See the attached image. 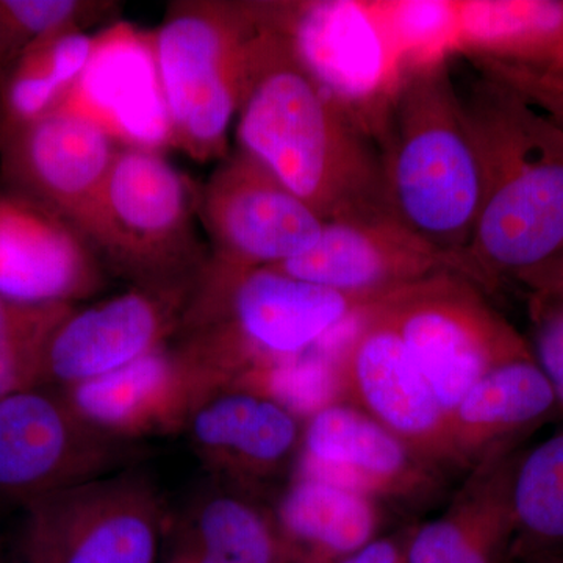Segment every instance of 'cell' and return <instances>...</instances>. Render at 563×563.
Listing matches in <instances>:
<instances>
[{"mask_svg":"<svg viewBox=\"0 0 563 563\" xmlns=\"http://www.w3.org/2000/svg\"><path fill=\"white\" fill-rule=\"evenodd\" d=\"M461 101L484 174L465 276L531 288L563 257V131L485 69Z\"/></svg>","mask_w":563,"mask_h":563,"instance_id":"obj_1","label":"cell"},{"mask_svg":"<svg viewBox=\"0 0 563 563\" xmlns=\"http://www.w3.org/2000/svg\"><path fill=\"white\" fill-rule=\"evenodd\" d=\"M236 114L239 150L325 222L384 210L376 144L321 91L263 20Z\"/></svg>","mask_w":563,"mask_h":563,"instance_id":"obj_2","label":"cell"},{"mask_svg":"<svg viewBox=\"0 0 563 563\" xmlns=\"http://www.w3.org/2000/svg\"><path fill=\"white\" fill-rule=\"evenodd\" d=\"M376 147L384 209L463 265L484 174L450 63L407 73Z\"/></svg>","mask_w":563,"mask_h":563,"instance_id":"obj_3","label":"cell"},{"mask_svg":"<svg viewBox=\"0 0 563 563\" xmlns=\"http://www.w3.org/2000/svg\"><path fill=\"white\" fill-rule=\"evenodd\" d=\"M368 303L277 266L244 268L210 255L179 336L232 384L255 366L313 350Z\"/></svg>","mask_w":563,"mask_h":563,"instance_id":"obj_4","label":"cell"},{"mask_svg":"<svg viewBox=\"0 0 563 563\" xmlns=\"http://www.w3.org/2000/svg\"><path fill=\"white\" fill-rule=\"evenodd\" d=\"M261 25L255 2L187 0L151 31L173 147L192 161L228 157Z\"/></svg>","mask_w":563,"mask_h":563,"instance_id":"obj_5","label":"cell"},{"mask_svg":"<svg viewBox=\"0 0 563 563\" xmlns=\"http://www.w3.org/2000/svg\"><path fill=\"white\" fill-rule=\"evenodd\" d=\"M199 192L163 152L121 147L87 240L132 285L188 284L210 255L195 228Z\"/></svg>","mask_w":563,"mask_h":563,"instance_id":"obj_6","label":"cell"},{"mask_svg":"<svg viewBox=\"0 0 563 563\" xmlns=\"http://www.w3.org/2000/svg\"><path fill=\"white\" fill-rule=\"evenodd\" d=\"M263 20L340 111L377 144L395 106L406 63L383 0L258 2Z\"/></svg>","mask_w":563,"mask_h":563,"instance_id":"obj_7","label":"cell"},{"mask_svg":"<svg viewBox=\"0 0 563 563\" xmlns=\"http://www.w3.org/2000/svg\"><path fill=\"white\" fill-rule=\"evenodd\" d=\"M468 277L442 273L372 303L428 377L448 417L499 363L531 350Z\"/></svg>","mask_w":563,"mask_h":563,"instance_id":"obj_8","label":"cell"},{"mask_svg":"<svg viewBox=\"0 0 563 563\" xmlns=\"http://www.w3.org/2000/svg\"><path fill=\"white\" fill-rule=\"evenodd\" d=\"M136 444L87 424L58 388L36 385L0 401V496L29 504L132 468Z\"/></svg>","mask_w":563,"mask_h":563,"instance_id":"obj_9","label":"cell"},{"mask_svg":"<svg viewBox=\"0 0 563 563\" xmlns=\"http://www.w3.org/2000/svg\"><path fill=\"white\" fill-rule=\"evenodd\" d=\"M22 536L57 563H157L165 510L146 474L122 470L29 504Z\"/></svg>","mask_w":563,"mask_h":563,"instance_id":"obj_10","label":"cell"},{"mask_svg":"<svg viewBox=\"0 0 563 563\" xmlns=\"http://www.w3.org/2000/svg\"><path fill=\"white\" fill-rule=\"evenodd\" d=\"M211 257L233 266H279L312 250L325 221L265 166L236 150L199 192Z\"/></svg>","mask_w":563,"mask_h":563,"instance_id":"obj_11","label":"cell"},{"mask_svg":"<svg viewBox=\"0 0 563 563\" xmlns=\"http://www.w3.org/2000/svg\"><path fill=\"white\" fill-rule=\"evenodd\" d=\"M195 282L132 285L91 306H74L52 333L41 385L63 390L88 383L173 343Z\"/></svg>","mask_w":563,"mask_h":563,"instance_id":"obj_12","label":"cell"},{"mask_svg":"<svg viewBox=\"0 0 563 563\" xmlns=\"http://www.w3.org/2000/svg\"><path fill=\"white\" fill-rule=\"evenodd\" d=\"M372 303L358 312L344 351V402L442 472L457 468L446 410L398 333Z\"/></svg>","mask_w":563,"mask_h":563,"instance_id":"obj_13","label":"cell"},{"mask_svg":"<svg viewBox=\"0 0 563 563\" xmlns=\"http://www.w3.org/2000/svg\"><path fill=\"white\" fill-rule=\"evenodd\" d=\"M442 473L357 407L339 402L303 422L291 476L361 492L385 506H417L439 495Z\"/></svg>","mask_w":563,"mask_h":563,"instance_id":"obj_14","label":"cell"},{"mask_svg":"<svg viewBox=\"0 0 563 563\" xmlns=\"http://www.w3.org/2000/svg\"><path fill=\"white\" fill-rule=\"evenodd\" d=\"M277 268L366 302L437 274L465 276L459 258L384 210L325 222L312 250Z\"/></svg>","mask_w":563,"mask_h":563,"instance_id":"obj_15","label":"cell"},{"mask_svg":"<svg viewBox=\"0 0 563 563\" xmlns=\"http://www.w3.org/2000/svg\"><path fill=\"white\" fill-rule=\"evenodd\" d=\"M222 385L190 344H166L118 372L60 390L96 431L133 443L184 431L199 398Z\"/></svg>","mask_w":563,"mask_h":563,"instance_id":"obj_16","label":"cell"},{"mask_svg":"<svg viewBox=\"0 0 563 563\" xmlns=\"http://www.w3.org/2000/svg\"><path fill=\"white\" fill-rule=\"evenodd\" d=\"M120 150L101 129L63 111L0 141L11 191L54 211L85 239Z\"/></svg>","mask_w":563,"mask_h":563,"instance_id":"obj_17","label":"cell"},{"mask_svg":"<svg viewBox=\"0 0 563 563\" xmlns=\"http://www.w3.org/2000/svg\"><path fill=\"white\" fill-rule=\"evenodd\" d=\"M57 111L91 122L120 147H173L151 31L117 21L96 33L90 60Z\"/></svg>","mask_w":563,"mask_h":563,"instance_id":"obj_18","label":"cell"},{"mask_svg":"<svg viewBox=\"0 0 563 563\" xmlns=\"http://www.w3.org/2000/svg\"><path fill=\"white\" fill-rule=\"evenodd\" d=\"M107 269L68 221L14 191H0V296L79 306L102 291Z\"/></svg>","mask_w":563,"mask_h":563,"instance_id":"obj_19","label":"cell"},{"mask_svg":"<svg viewBox=\"0 0 563 563\" xmlns=\"http://www.w3.org/2000/svg\"><path fill=\"white\" fill-rule=\"evenodd\" d=\"M302 428L273 399L228 384L203 393L184 431L210 470L243 487L295 468Z\"/></svg>","mask_w":563,"mask_h":563,"instance_id":"obj_20","label":"cell"},{"mask_svg":"<svg viewBox=\"0 0 563 563\" xmlns=\"http://www.w3.org/2000/svg\"><path fill=\"white\" fill-rule=\"evenodd\" d=\"M558 418L547 377L532 351L499 363L463 395L450 413L451 446L457 468L514 451L515 444Z\"/></svg>","mask_w":563,"mask_h":563,"instance_id":"obj_21","label":"cell"},{"mask_svg":"<svg viewBox=\"0 0 563 563\" xmlns=\"http://www.w3.org/2000/svg\"><path fill=\"white\" fill-rule=\"evenodd\" d=\"M514 457L510 451L481 463L444 512L407 528L404 563H509Z\"/></svg>","mask_w":563,"mask_h":563,"instance_id":"obj_22","label":"cell"},{"mask_svg":"<svg viewBox=\"0 0 563 563\" xmlns=\"http://www.w3.org/2000/svg\"><path fill=\"white\" fill-rule=\"evenodd\" d=\"M273 518L284 563H339L383 536L385 504L340 485L291 476Z\"/></svg>","mask_w":563,"mask_h":563,"instance_id":"obj_23","label":"cell"},{"mask_svg":"<svg viewBox=\"0 0 563 563\" xmlns=\"http://www.w3.org/2000/svg\"><path fill=\"white\" fill-rule=\"evenodd\" d=\"M169 563H284L272 510L250 492L202 493L180 521Z\"/></svg>","mask_w":563,"mask_h":563,"instance_id":"obj_24","label":"cell"},{"mask_svg":"<svg viewBox=\"0 0 563 563\" xmlns=\"http://www.w3.org/2000/svg\"><path fill=\"white\" fill-rule=\"evenodd\" d=\"M461 52L479 62L542 69L563 43L562 0H459Z\"/></svg>","mask_w":563,"mask_h":563,"instance_id":"obj_25","label":"cell"},{"mask_svg":"<svg viewBox=\"0 0 563 563\" xmlns=\"http://www.w3.org/2000/svg\"><path fill=\"white\" fill-rule=\"evenodd\" d=\"M95 35L73 29L36 41L0 73V141L55 113L90 60Z\"/></svg>","mask_w":563,"mask_h":563,"instance_id":"obj_26","label":"cell"},{"mask_svg":"<svg viewBox=\"0 0 563 563\" xmlns=\"http://www.w3.org/2000/svg\"><path fill=\"white\" fill-rule=\"evenodd\" d=\"M514 558L563 559V426L515 453L510 473Z\"/></svg>","mask_w":563,"mask_h":563,"instance_id":"obj_27","label":"cell"},{"mask_svg":"<svg viewBox=\"0 0 563 563\" xmlns=\"http://www.w3.org/2000/svg\"><path fill=\"white\" fill-rule=\"evenodd\" d=\"M343 355L320 343L296 357L247 369L229 385L261 393L306 422L333 404L344 402Z\"/></svg>","mask_w":563,"mask_h":563,"instance_id":"obj_28","label":"cell"},{"mask_svg":"<svg viewBox=\"0 0 563 563\" xmlns=\"http://www.w3.org/2000/svg\"><path fill=\"white\" fill-rule=\"evenodd\" d=\"M70 303H22L0 296V401L41 385L52 333Z\"/></svg>","mask_w":563,"mask_h":563,"instance_id":"obj_29","label":"cell"},{"mask_svg":"<svg viewBox=\"0 0 563 563\" xmlns=\"http://www.w3.org/2000/svg\"><path fill=\"white\" fill-rule=\"evenodd\" d=\"M118 3L98 0H0V73L36 41L109 18Z\"/></svg>","mask_w":563,"mask_h":563,"instance_id":"obj_30","label":"cell"},{"mask_svg":"<svg viewBox=\"0 0 563 563\" xmlns=\"http://www.w3.org/2000/svg\"><path fill=\"white\" fill-rule=\"evenodd\" d=\"M407 70L448 62L461 52L459 0H383Z\"/></svg>","mask_w":563,"mask_h":563,"instance_id":"obj_31","label":"cell"},{"mask_svg":"<svg viewBox=\"0 0 563 563\" xmlns=\"http://www.w3.org/2000/svg\"><path fill=\"white\" fill-rule=\"evenodd\" d=\"M531 318L532 342L529 347L553 390L558 417L563 418V302L533 292Z\"/></svg>","mask_w":563,"mask_h":563,"instance_id":"obj_32","label":"cell"},{"mask_svg":"<svg viewBox=\"0 0 563 563\" xmlns=\"http://www.w3.org/2000/svg\"><path fill=\"white\" fill-rule=\"evenodd\" d=\"M407 529L383 533L339 563H404Z\"/></svg>","mask_w":563,"mask_h":563,"instance_id":"obj_33","label":"cell"},{"mask_svg":"<svg viewBox=\"0 0 563 563\" xmlns=\"http://www.w3.org/2000/svg\"><path fill=\"white\" fill-rule=\"evenodd\" d=\"M531 290L532 295L539 292V295L551 296V298L563 302V257L559 258L539 279L533 282Z\"/></svg>","mask_w":563,"mask_h":563,"instance_id":"obj_34","label":"cell"},{"mask_svg":"<svg viewBox=\"0 0 563 563\" xmlns=\"http://www.w3.org/2000/svg\"><path fill=\"white\" fill-rule=\"evenodd\" d=\"M18 563H57L51 558L43 548L32 542L27 537H21L20 558Z\"/></svg>","mask_w":563,"mask_h":563,"instance_id":"obj_35","label":"cell"},{"mask_svg":"<svg viewBox=\"0 0 563 563\" xmlns=\"http://www.w3.org/2000/svg\"><path fill=\"white\" fill-rule=\"evenodd\" d=\"M528 70H532V73L544 74V76L558 77V79H563V43L561 49H559L558 54H555V57L553 58V62L550 63V65L544 66V68L542 69Z\"/></svg>","mask_w":563,"mask_h":563,"instance_id":"obj_36","label":"cell"},{"mask_svg":"<svg viewBox=\"0 0 563 563\" xmlns=\"http://www.w3.org/2000/svg\"><path fill=\"white\" fill-rule=\"evenodd\" d=\"M11 563H18V562H16V561H13V562H11Z\"/></svg>","mask_w":563,"mask_h":563,"instance_id":"obj_37","label":"cell"},{"mask_svg":"<svg viewBox=\"0 0 563 563\" xmlns=\"http://www.w3.org/2000/svg\"><path fill=\"white\" fill-rule=\"evenodd\" d=\"M0 563H3L2 561H0Z\"/></svg>","mask_w":563,"mask_h":563,"instance_id":"obj_38","label":"cell"}]
</instances>
